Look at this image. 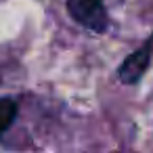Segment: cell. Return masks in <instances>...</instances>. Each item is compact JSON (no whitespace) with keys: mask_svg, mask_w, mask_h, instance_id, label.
Masks as SVG:
<instances>
[{"mask_svg":"<svg viewBox=\"0 0 153 153\" xmlns=\"http://www.w3.org/2000/svg\"><path fill=\"white\" fill-rule=\"evenodd\" d=\"M151 53H153V36H149L134 53H130L122 61V65L117 67V78L124 84H136L145 76L151 63Z\"/></svg>","mask_w":153,"mask_h":153,"instance_id":"cell-2","label":"cell"},{"mask_svg":"<svg viewBox=\"0 0 153 153\" xmlns=\"http://www.w3.org/2000/svg\"><path fill=\"white\" fill-rule=\"evenodd\" d=\"M67 13L82 27L103 34L109 27V15L101 0H67Z\"/></svg>","mask_w":153,"mask_h":153,"instance_id":"cell-1","label":"cell"},{"mask_svg":"<svg viewBox=\"0 0 153 153\" xmlns=\"http://www.w3.org/2000/svg\"><path fill=\"white\" fill-rule=\"evenodd\" d=\"M17 111H19V105H17L15 99L0 97V134H4L13 126V122L17 117Z\"/></svg>","mask_w":153,"mask_h":153,"instance_id":"cell-3","label":"cell"}]
</instances>
